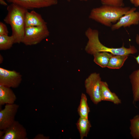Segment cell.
Wrapping results in <instances>:
<instances>
[{
	"label": "cell",
	"mask_w": 139,
	"mask_h": 139,
	"mask_svg": "<svg viewBox=\"0 0 139 139\" xmlns=\"http://www.w3.org/2000/svg\"><path fill=\"white\" fill-rule=\"evenodd\" d=\"M77 111L80 117L88 118V114L90 110L87 103L86 96L84 93H82L81 94Z\"/></svg>",
	"instance_id": "ac0fdd59"
},
{
	"label": "cell",
	"mask_w": 139,
	"mask_h": 139,
	"mask_svg": "<svg viewBox=\"0 0 139 139\" xmlns=\"http://www.w3.org/2000/svg\"><path fill=\"white\" fill-rule=\"evenodd\" d=\"M77 128L79 132L80 138L87 137L91 127L88 118L80 117L76 123Z\"/></svg>",
	"instance_id": "9a60e30c"
},
{
	"label": "cell",
	"mask_w": 139,
	"mask_h": 139,
	"mask_svg": "<svg viewBox=\"0 0 139 139\" xmlns=\"http://www.w3.org/2000/svg\"><path fill=\"white\" fill-rule=\"evenodd\" d=\"M49 34L47 24L25 27L22 43L26 46L36 45L48 37Z\"/></svg>",
	"instance_id": "277c9868"
},
{
	"label": "cell",
	"mask_w": 139,
	"mask_h": 139,
	"mask_svg": "<svg viewBox=\"0 0 139 139\" xmlns=\"http://www.w3.org/2000/svg\"><path fill=\"white\" fill-rule=\"evenodd\" d=\"M66 1H67L68 2H70L72 0H65Z\"/></svg>",
	"instance_id": "f1b7e54d"
},
{
	"label": "cell",
	"mask_w": 139,
	"mask_h": 139,
	"mask_svg": "<svg viewBox=\"0 0 139 139\" xmlns=\"http://www.w3.org/2000/svg\"><path fill=\"white\" fill-rule=\"evenodd\" d=\"M1 139H27V133L25 128L18 121L15 120L8 128L1 130Z\"/></svg>",
	"instance_id": "ba28073f"
},
{
	"label": "cell",
	"mask_w": 139,
	"mask_h": 139,
	"mask_svg": "<svg viewBox=\"0 0 139 139\" xmlns=\"http://www.w3.org/2000/svg\"><path fill=\"white\" fill-rule=\"evenodd\" d=\"M8 31L6 25L3 22H0V35H8Z\"/></svg>",
	"instance_id": "7402d4cb"
},
{
	"label": "cell",
	"mask_w": 139,
	"mask_h": 139,
	"mask_svg": "<svg viewBox=\"0 0 139 139\" xmlns=\"http://www.w3.org/2000/svg\"><path fill=\"white\" fill-rule=\"evenodd\" d=\"M135 41L136 43L139 45V34H137L135 38ZM135 59L136 60L137 63L139 64V54L137 57H134Z\"/></svg>",
	"instance_id": "603a6c76"
},
{
	"label": "cell",
	"mask_w": 139,
	"mask_h": 139,
	"mask_svg": "<svg viewBox=\"0 0 139 139\" xmlns=\"http://www.w3.org/2000/svg\"><path fill=\"white\" fill-rule=\"evenodd\" d=\"M16 99V96L11 88L0 85V106L14 103Z\"/></svg>",
	"instance_id": "4fadbf2b"
},
{
	"label": "cell",
	"mask_w": 139,
	"mask_h": 139,
	"mask_svg": "<svg viewBox=\"0 0 139 139\" xmlns=\"http://www.w3.org/2000/svg\"><path fill=\"white\" fill-rule=\"evenodd\" d=\"M85 36L88 40L85 48V51L88 54L93 55L94 54L100 52H107L114 55H124L136 53L137 50L134 46L130 45L126 48L123 45L118 48H109L100 42L98 30L88 28L85 32Z\"/></svg>",
	"instance_id": "6da1fadb"
},
{
	"label": "cell",
	"mask_w": 139,
	"mask_h": 139,
	"mask_svg": "<svg viewBox=\"0 0 139 139\" xmlns=\"http://www.w3.org/2000/svg\"><path fill=\"white\" fill-rule=\"evenodd\" d=\"M80 1H86L88 0H79Z\"/></svg>",
	"instance_id": "83f0119b"
},
{
	"label": "cell",
	"mask_w": 139,
	"mask_h": 139,
	"mask_svg": "<svg viewBox=\"0 0 139 139\" xmlns=\"http://www.w3.org/2000/svg\"><path fill=\"white\" fill-rule=\"evenodd\" d=\"M25 20V27L41 26L47 24L41 15L34 10L26 12Z\"/></svg>",
	"instance_id": "7c38bea8"
},
{
	"label": "cell",
	"mask_w": 139,
	"mask_h": 139,
	"mask_svg": "<svg viewBox=\"0 0 139 139\" xmlns=\"http://www.w3.org/2000/svg\"><path fill=\"white\" fill-rule=\"evenodd\" d=\"M131 3L135 7L139 6V0H129Z\"/></svg>",
	"instance_id": "d4e9b609"
},
{
	"label": "cell",
	"mask_w": 139,
	"mask_h": 139,
	"mask_svg": "<svg viewBox=\"0 0 139 139\" xmlns=\"http://www.w3.org/2000/svg\"><path fill=\"white\" fill-rule=\"evenodd\" d=\"M0 4L1 5L4 6H7V4L4 0H0Z\"/></svg>",
	"instance_id": "484cf974"
},
{
	"label": "cell",
	"mask_w": 139,
	"mask_h": 139,
	"mask_svg": "<svg viewBox=\"0 0 139 139\" xmlns=\"http://www.w3.org/2000/svg\"><path fill=\"white\" fill-rule=\"evenodd\" d=\"M11 3H14L29 10L40 8L55 5L57 0H6Z\"/></svg>",
	"instance_id": "9c48e42d"
},
{
	"label": "cell",
	"mask_w": 139,
	"mask_h": 139,
	"mask_svg": "<svg viewBox=\"0 0 139 139\" xmlns=\"http://www.w3.org/2000/svg\"><path fill=\"white\" fill-rule=\"evenodd\" d=\"M2 56L1 55H0V63L1 64L2 62H3V59H2Z\"/></svg>",
	"instance_id": "4316f807"
},
{
	"label": "cell",
	"mask_w": 139,
	"mask_h": 139,
	"mask_svg": "<svg viewBox=\"0 0 139 139\" xmlns=\"http://www.w3.org/2000/svg\"><path fill=\"white\" fill-rule=\"evenodd\" d=\"M48 137L44 136L43 134H38L34 138V139H48Z\"/></svg>",
	"instance_id": "cb8c5ba5"
},
{
	"label": "cell",
	"mask_w": 139,
	"mask_h": 139,
	"mask_svg": "<svg viewBox=\"0 0 139 139\" xmlns=\"http://www.w3.org/2000/svg\"><path fill=\"white\" fill-rule=\"evenodd\" d=\"M113 54L107 52H100L93 54L94 62L102 68L107 67Z\"/></svg>",
	"instance_id": "2e32d148"
},
{
	"label": "cell",
	"mask_w": 139,
	"mask_h": 139,
	"mask_svg": "<svg viewBox=\"0 0 139 139\" xmlns=\"http://www.w3.org/2000/svg\"><path fill=\"white\" fill-rule=\"evenodd\" d=\"M7 13L4 21L11 27L15 43H22L25 28V16L28 10L16 4L11 3L7 6Z\"/></svg>",
	"instance_id": "7a4b0ae2"
},
{
	"label": "cell",
	"mask_w": 139,
	"mask_h": 139,
	"mask_svg": "<svg viewBox=\"0 0 139 139\" xmlns=\"http://www.w3.org/2000/svg\"><path fill=\"white\" fill-rule=\"evenodd\" d=\"M15 43V39L11 35H0V50H6L10 49Z\"/></svg>",
	"instance_id": "d6986e66"
},
{
	"label": "cell",
	"mask_w": 139,
	"mask_h": 139,
	"mask_svg": "<svg viewBox=\"0 0 139 139\" xmlns=\"http://www.w3.org/2000/svg\"><path fill=\"white\" fill-rule=\"evenodd\" d=\"M136 8H132L131 10L121 17L116 23L111 27L112 30H117L121 27H129L131 25H137L139 23V12L135 11Z\"/></svg>",
	"instance_id": "30bf717a"
},
{
	"label": "cell",
	"mask_w": 139,
	"mask_h": 139,
	"mask_svg": "<svg viewBox=\"0 0 139 139\" xmlns=\"http://www.w3.org/2000/svg\"><path fill=\"white\" fill-rule=\"evenodd\" d=\"M102 5H106L118 7H124L123 0H100Z\"/></svg>",
	"instance_id": "44dd1931"
},
{
	"label": "cell",
	"mask_w": 139,
	"mask_h": 139,
	"mask_svg": "<svg viewBox=\"0 0 139 139\" xmlns=\"http://www.w3.org/2000/svg\"><path fill=\"white\" fill-rule=\"evenodd\" d=\"M101 81L100 74L96 72L91 74L85 81L86 93L95 104H97L102 101L100 92Z\"/></svg>",
	"instance_id": "5b68a950"
},
{
	"label": "cell",
	"mask_w": 139,
	"mask_h": 139,
	"mask_svg": "<svg viewBox=\"0 0 139 139\" xmlns=\"http://www.w3.org/2000/svg\"><path fill=\"white\" fill-rule=\"evenodd\" d=\"M19 107V105L16 104H7L0 110V130L6 129L13 123Z\"/></svg>",
	"instance_id": "52a82bcc"
},
{
	"label": "cell",
	"mask_w": 139,
	"mask_h": 139,
	"mask_svg": "<svg viewBox=\"0 0 139 139\" xmlns=\"http://www.w3.org/2000/svg\"><path fill=\"white\" fill-rule=\"evenodd\" d=\"M100 92L102 101H110L116 105L121 103V100L118 96L110 90L107 82L101 81Z\"/></svg>",
	"instance_id": "8fae6325"
},
{
	"label": "cell",
	"mask_w": 139,
	"mask_h": 139,
	"mask_svg": "<svg viewBox=\"0 0 139 139\" xmlns=\"http://www.w3.org/2000/svg\"><path fill=\"white\" fill-rule=\"evenodd\" d=\"M22 81V76L20 73L0 68V85L10 88H16Z\"/></svg>",
	"instance_id": "8992f818"
},
{
	"label": "cell",
	"mask_w": 139,
	"mask_h": 139,
	"mask_svg": "<svg viewBox=\"0 0 139 139\" xmlns=\"http://www.w3.org/2000/svg\"><path fill=\"white\" fill-rule=\"evenodd\" d=\"M129 55H116L113 54L110 59L107 67L112 69L120 68L127 58Z\"/></svg>",
	"instance_id": "e0dca14e"
},
{
	"label": "cell",
	"mask_w": 139,
	"mask_h": 139,
	"mask_svg": "<svg viewBox=\"0 0 139 139\" xmlns=\"http://www.w3.org/2000/svg\"><path fill=\"white\" fill-rule=\"evenodd\" d=\"M129 7H118L106 5L93 8L89 15V18L108 27H111L120 18L130 12Z\"/></svg>",
	"instance_id": "3957f363"
},
{
	"label": "cell",
	"mask_w": 139,
	"mask_h": 139,
	"mask_svg": "<svg viewBox=\"0 0 139 139\" xmlns=\"http://www.w3.org/2000/svg\"><path fill=\"white\" fill-rule=\"evenodd\" d=\"M133 94V104L139 101V69L133 72L129 76Z\"/></svg>",
	"instance_id": "5bb4252c"
},
{
	"label": "cell",
	"mask_w": 139,
	"mask_h": 139,
	"mask_svg": "<svg viewBox=\"0 0 139 139\" xmlns=\"http://www.w3.org/2000/svg\"><path fill=\"white\" fill-rule=\"evenodd\" d=\"M130 134L134 139H139V115L130 120Z\"/></svg>",
	"instance_id": "ffe728a7"
}]
</instances>
